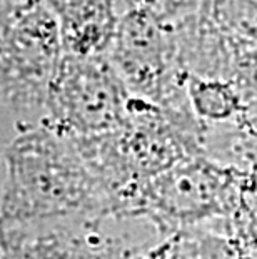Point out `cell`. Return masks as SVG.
<instances>
[{"mask_svg": "<svg viewBox=\"0 0 257 259\" xmlns=\"http://www.w3.org/2000/svg\"><path fill=\"white\" fill-rule=\"evenodd\" d=\"M185 91L189 104L200 122L236 119L242 112V99L231 82L219 77H202L185 72Z\"/></svg>", "mask_w": 257, "mask_h": 259, "instance_id": "obj_8", "label": "cell"}, {"mask_svg": "<svg viewBox=\"0 0 257 259\" xmlns=\"http://www.w3.org/2000/svg\"><path fill=\"white\" fill-rule=\"evenodd\" d=\"M79 241L60 228L30 234L24 226H0V259H75Z\"/></svg>", "mask_w": 257, "mask_h": 259, "instance_id": "obj_7", "label": "cell"}, {"mask_svg": "<svg viewBox=\"0 0 257 259\" xmlns=\"http://www.w3.org/2000/svg\"><path fill=\"white\" fill-rule=\"evenodd\" d=\"M250 191L249 172L200 154L142 181L135 216L150 219L169 234L202 228L240 219V211L249 209Z\"/></svg>", "mask_w": 257, "mask_h": 259, "instance_id": "obj_2", "label": "cell"}, {"mask_svg": "<svg viewBox=\"0 0 257 259\" xmlns=\"http://www.w3.org/2000/svg\"><path fill=\"white\" fill-rule=\"evenodd\" d=\"M60 56L57 20L47 0L0 7V89L9 102L20 109L45 106Z\"/></svg>", "mask_w": 257, "mask_h": 259, "instance_id": "obj_5", "label": "cell"}, {"mask_svg": "<svg viewBox=\"0 0 257 259\" xmlns=\"http://www.w3.org/2000/svg\"><path fill=\"white\" fill-rule=\"evenodd\" d=\"M5 183L0 226H25L79 218L94 224L112 216L106 187L70 137L54 129H25L4 151Z\"/></svg>", "mask_w": 257, "mask_h": 259, "instance_id": "obj_1", "label": "cell"}, {"mask_svg": "<svg viewBox=\"0 0 257 259\" xmlns=\"http://www.w3.org/2000/svg\"><path fill=\"white\" fill-rule=\"evenodd\" d=\"M129 92L107 56L64 54L45 96L47 127L67 137H90L120 127Z\"/></svg>", "mask_w": 257, "mask_h": 259, "instance_id": "obj_3", "label": "cell"}, {"mask_svg": "<svg viewBox=\"0 0 257 259\" xmlns=\"http://www.w3.org/2000/svg\"><path fill=\"white\" fill-rule=\"evenodd\" d=\"M106 56L129 96L162 109L190 107L177 38L172 35L171 25L142 5H135L119 17Z\"/></svg>", "mask_w": 257, "mask_h": 259, "instance_id": "obj_4", "label": "cell"}, {"mask_svg": "<svg viewBox=\"0 0 257 259\" xmlns=\"http://www.w3.org/2000/svg\"><path fill=\"white\" fill-rule=\"evenodd\" d=\"M64 54L106 56L116 35L117 0H47Z\"/></svg>", "mask_w": 257, "mask_h": 259, "instance_id": "obj_6", "label": "cell"}]
</instances>
